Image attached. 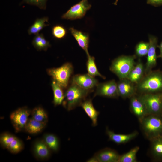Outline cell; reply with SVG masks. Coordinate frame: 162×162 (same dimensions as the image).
Returning <instances> with one entry per match:
<instances>
[{"label":"cell","instance_id":"obj_26","mask_svg":"<svg viewBox=\"0 0 162 162\" xmlns=\"http://www.w3.org/2000/svg\"><path fill=\"white\" fill-rule=\"evenodd\" d=\"M87 56L88 60L86 66L88 74L93 77L98 76L105 79V77L102 75L98 70L95 64L94 57L91 56L89 54Z\"/></svg>","mask_w":162,"mask_h":162},{"label":"cell","instance_id":"obj_32","mask_svg":"<svg viewBox=\"0 0 162 162\" xmlns=\"http://www.w3.org/2000/svg\"><path fill=\"white\" fill-rule=\"evenodd\" d=\"M67 33V29L62 25H56L52 28V35L56 39H60L64 38Z\"/></svg>","mask_w":162,"mask_h":162},{"label":"cell","instance_id":"obj_29","mask_svg":"<svg viewBox=\"0 0 162 162\" xmlns=\"http://www.w3.org/2000/svg\"><path fill=\"white\" fill-rule=\"evenodd\" d=\"M24 148L23 142L16 137L10 143L7 149L11 153L16 154L22 151Z\"/></svg>","mask_w":162,"mask_h":162},{"label":"cell","instance_id":"obj_17","mask_svg":"<svg viewBox=\"0 0 162 162\" xmlns=\"http://www.w3.org/2000/svg\"><path fill=\"white\" fill-rule=\"evenodd\" d=\"M150 141L149 153L152 158L156 161H162V136Z\"/></svg>","mask_w":162,"mask_h":162},{"label":"cell","instance_id":"obj_25","mask_svg":"<svg viewBox=\"0 0 162 162\" xmlns=\"http://www.w3.org/2000/svg\"><path fill=\"white\" fill-rule=\"evenodd\" d=\"M51 86L53 93V103L55 106L61 105L64 98V93L62 88L56 82L53 80Z\"/></svg>","mask_w":162,"mask_h":162},{"label":"cell","instance_id":"obj_19","mask_svg":"<svg viewBox=\"0 0 162 162\" xmlns=\"http://www.w3.org/2000/svg\"><path fill=\"white\" fill-rule=\"evenodd\" d=\"M80 106L91 120L92 126H97L98 124V119L100 112L94 107L92 99L90 98L86 99L82 103Z\"/></svg>","mask_w":162,"mask_h":162},{"label":"cell","instance_id":"obj_21","mask_svg":"<svg viewBox=\"0 0 162 162\" xmlns=\"http://www.w3.org/2000/svg\"><path fill=\"white\" fill-rule=\"evenodd\" d=\"M46 124L37 121L31 117L29 118L24 130L30 134H37L44 129Z\"/></svg>","mask_w":162,"mask_h":162},{"label":"cell","instance_id":"obj_9","mask_svg":"<svg viewBox=\"0 0 162 162\" xmlns=\"http://www.w3.org/2000/svg\"><path fill=\"white\" fill-rule=\"evenodd\" d=\"M94 97L99 96L112 98H117L119 96L117 88V82L115 80L99 83Z\"/></svg>","mask_w":162,"mask_h":162},{"label":"cell","instance_id":"obj_31","mask_svg":"<svg viewBox=\"0 0 162 162\" xmlns=\"http://www.w3.org/2000/svg\"><path fill=\"white\" fill-rule=\"evenodd\" d=\"M16 137L14 135L8 132L2 133L0 136V143L2 147L7 149L9 145Z\"/></svg>","mask_w":162,"mask_h":162},{"label":"cell","instance_id":"obj_24","mask_svg":"<svg viewBox=\"0 0 162 162\" xmlns=\"http://www.w3.org/2000/svg\"><path fill=\"white\" fill-rule=\"evenodd\" d=\"M43 139L52 151L57 152L58 151L60 141L56 135L52 134H44Z\"/></svg>","mask_w":162,"mask_h":162},{"label":"cell","instance_id":"obj_18","mask_svg":"<svg viewBox=\"0 0 162 162\" xmlns=\"http://www.w3.org/2000/svg\"><path fill=\"white\" fill-rule=\"evenodd\" d=\"M69 30L76 40L79 46L85 51L87 55L89 54L88 49L89 37L88 34L77 30L73 27L69 28Z\"/></svg>","mask_w":162,"mask_h":162},{"label":"cell","instance_id":"obj_34","mask_svg":"<svg viewBox=\"0 0 162 162\" xmlns=\"http://www.w3.org/2000/svg\"><path fill=\"white\" fill-rule=\"evenodd\" d=\"M147 3L155 7L162 5V0H147Z\"/></svg>","mask_w":162,"mask_h":162},{"label":"cell","instance_id":"obj_2","mask_svg":"<svg viewBox=\"0 0 162 162\" xmlns=\"http://www.w3.org/2000/svg\"><path fill=\"white\" fill-rule=\"evenodd\" d=\"M74 83H71L64 93L62 103L63 106L68 111L71 110L78 106L86 99L91 92Z\"/></svg>","mask_w":162,"mask_h":162},{"label":"cell","instance_id":"obj_22","mask_svg":"<svg viewBox=\"0 0 162 162\" xmlns=\"http://www.w3.org/2000/svg\"><path fill=\"white\" fill-rule=\"evenodd\" d=\"M48 18L44 17L37 18L34 23L28 28V32L29 35H36L39 32L45 27L49 25L46 23L48 22Z\"/></svg>","mask_w":162,"mask_h":162},{"label":"cell","instance_id":"obj_30","mask_svg":"<svg viewBox=\"0 0 162 162\" xmlns=\"http://www.w3.org/2000/svg\"><path fill=\"white\" fill-rule=\"evenodd\" d=\"M149 47V43L142 41L138 43L135 47V55L137 57L147 56Z\"/></svg>","mask_w":162,"mask_h":162},{"label":"cell","instance_id":"obj_14","mask_svg":"<svg viewBox=\"0 0 162 162\" xmlns=\"http://www.w3.org/2000/svg\"><path fill=\"white\" fill-rule=\"evenodd\" d=\"M135 84L127 78L120 79L117 82L119 96L124 99L130 98L137 94Z\"/></svg>","mask_w":162,"mask_h":162},{"label":"cell","instance_id":"obj_27","mask_svg":"<svg viewBox=\"0 0 162 162\" xmlns=\"http://www.w3.org/2000/svg\"><path fill=\"white\" fill-rule=\"evenodd\" d=\"M32 118L39 122L47 123L48 115L44 109L40 106L34 108L31 112Z\"/></svg>","mask_w":162,"mask_h":162},{"label":"cell","instance_id":"obj_33","mask_svg":"<svg viewBox=\"0 0 162 162\" xmlns=\"http://www.w3.org/2000/svg\"><path fill=\"white\" fill-rule=\"evenodd\" d=\"M47 1V0H23V2L36 6L40 9L45 10L46 8Z\"/></svg>","mask_w":162,"mask_h":162},{"label":"cell","instance_id":"obj_36","mask_svg":"<svg viewBox=\"0 0 162 162\" xmlns=\"http://www.w3.org/2000/svg\"><path fill=\"white\" fill-rule=\"evenodd\" d=\"M86 161L88 162H98L97 158L94 155L87 160Z\"/></svg>","mask_w":162,"mask_h":162},{"label":"cell","instance_id":"obj_8","mask_svg":"<svg viewBox=\"0 0 162 162\" xmlns=\"http://www.w3.org/2000/svg\"><path fill=\"white\" fill-rule=\"evenodd\" d=\"M91 7L87 0H82L71 7L62 16V19L71 20L81 19Z\"/></svg>","mask_w":162,"mask_h":162},{"label":"cell","instance_id":"obj_5","mask_svg":"<svg viewBox=\"0 0 162 162\" xmlns=\"http://www.w3.org/2000/svg\"><path fill=\"white\" fill-rule=\"evenodd\" d=\"M73 71V67L69 62L66 63L58 68H49L47 70V74L52 77L53 80L56 82L62 88L67 87L69 79Z\"/></svg>","mask_w":162,"mask_h":162},{"label":"cell","instance_id":"obj_28","mask_svg":"<svg viewBox=\"0 0 162 162\" xmlns=\"http://www.w3.org/2000/svg\"><path fill=\"white\" fill-rule=\"evenodd\" d=\"M139 149V147L136 146L127 152L120 155L118 162H137L136 154Z\"/></svg>","mask_w":162,"mask_h":162},{"label":"cell","instance_id":"obj_37","mask_svg":"<svg viewBox=\"0 0 162 162\" xmlns=\"http://www.w3.org/2000/svg\"><path fill=\"white\" fill-rule=\"evenodd\" d=\"M118 1V0H116L115 2L114 3V4L115 5H117Z\"/></svg>","mask_w":162,"mask_h":162},{"label":"cell","instance_id":"obj_20","mask_svg":"<svg viewBox=\"0 0 162 162\" xmlns=\"http://www.w3.org/2000/svg\"><path fill=\"white\" fill-rule=\"evenodd\" d=\"M145 70V67L141 60H139L130 72L127 78L136 85L144 76Z\"/></svg>","mask_w":162,"mask_h":162},{"label":"cell","instance_id":"obj_15","mask_svg":"<svg viewBox=\"0 0 162 162\" xmlns=\"http://www.w3.org/2000/svg\"><path fill=\"white\" fill-rule=\"evenodd\" d=\"M106 133L109 140L117 144L126 143L135 138L139 134L137 131L127 134H116L110 130L108 127L106 128Z\"/></svg>","mask_w":162,"mask_h":162},{"label":"cell","instance_id":"obj_23","mask_svg":"<svg viewBox=\"0 0 162 162\" xmlns=\"http://www.w3.org/2000/svg\"><path fill=\"white\" fill-rule=\"evenodd\" d=\"M34 46L38 51H46L51 46L49 41L44 37L42 33H38L35 35L32 41Z\"/></svg>","mask_w":162,"mask_h":162},{"label":"cell","instance_id":"obj_12","mask_svg":"<svg viewBox=\"0 0 162 162\" xmlns=\"http://www.w3.org/2000/svg\"><path fill=\"white\" fill-rule=\"evenodd\" d=\"M71 83L76 84L83 89L92 92L99 83L97 80L88 74L74 76L72 78Z\"/></svg>","mask_w":162,"mask_h":162},{"label":"cell","instance_id":"obj_10","mask_svg":"<svg viewBox=\"0 0 162 162\" xmlns=\"http://www.w3.org/2000/svg\"><path fill=\"white\" fill-rule=\"evenodd\" d=\"M149 47L147 55V61L145 66V75L152 70V69L157 64V56L156 48L157 47L158 38L151 35H149Z\"/></svg>","mask_w":162,"mask_h":162},{"label":"cell","instance_id":"obj_4","mask_svg":"<svg viewBox=\"0 0 162 162\" xmlns=\"http://www.w3.org/2000/svg\"><path fill=\"white\" fill-rule=\"evenodd\" d=\"M136 57L135 55L119 56L112 61L110 70L115 74L119 80L126 78L136 64L135 60Z\"/></svg>","mask_w":162,"mask_h":162},{"label":"cell","instance_id":"obj_1","mask_svg":"<svg viewBox=\"0 0 162 162\" xmlns=\"http://www.w3.org/2000/svg\"><path fill=\"white\" fill-rule=\"evenodd\" d=\"M137 92L140 94L162 92V71L152 70L145 75L136 85Z\"/></svg>","mask_w":162,"mask_h":162},{"label":"cell","instance_id":"obj_35","mask_svg":"<svg viewBox=\"0 0 162 162\" xmlns=\"http://www.w3.org/2000/svg\"><path fill=\"white\" fill-rule=\"evenodd\" d=\"M157 47L159 48L160 50V53L158 56H157V58H160L162 59V41L159 45H158Z\"/></svg>","mask_w":162,"mask_h":162},{"label":"cell","instance_id":"obj_6","mask_svg":"<svg viewBox=\"0 0 162 162\" xmlns=\"http://www.w3.org/2000/svg\"><path fill=\"white\" fill-rule=\"evenodd\" d=\"M140 94L148 115H162V92Z\"/></svg>","mask_w":162,"mask_h":162},{"label":"cell","instance_id":"obj_16","mask_svg":"<svg viewBox=\"0 0 162 162\" xmlns=\"http://www.w3.org/2000/svg\"><path fill=\"white\" fill-rule=\"evenodd\" d=\"M94 155L98 162H118L120 155L115 150L108 148L100 150Z\"/></svg>","mask_w":162,"mask_h":162},{"label":"cell","instance_id":"obj_7","mask_svg":"<svg viewBox=\"0 0 162 162\" xmlns=\"http://www.w3.org/2000/svg\"><path fill=\"white\" fill-rule=\"evenodd\" d=\"M31 112L27 107L24 106L18 108L11 113L10 118L16 132L24 129Z\"/></svg>","mask_w":162,"mask_h":162},{"label":"cell","instance_id":"obj_13","mask_svg":"<svg viewBox=\"0 0 162 162\" xmlns=\"http://www.w3.org/2000/svg\"><path fill=\"white\" fill-rule=\"evenodd\" d=\"M32 151L36 158L42 160L49 159L52 152L43 139H37L34 142Z\"/></svg>","mask_w":162,"mask_h":162},{"label":"cell","instance_id":"obj_3","mask_svg":"<svg viewBox=\"0 0 162 162\" xmlns=\"http://www.w3.org/2000/svg\"><path fill=\"white\" fill-rule=\"evenodd\" d=\"M140 122L142 132L149 141L162 136V115H148Z\"/></svg>","mask_w":162,"mask_h":162},{"label":"cell","instance_id":"obj_11","mask_svg":"<svg viewBox=\"0 0 162 162\" xmlns=\"http://www.w3.org/2000/svg\"><path fill=\"white\" fill-rule=\"evenodd\" d=\"M130 108L139 122L148 115L145 104L140 94H137L130 98Z\"/></svg>","mask_w":162,"mask_h":162}]
</instances>
